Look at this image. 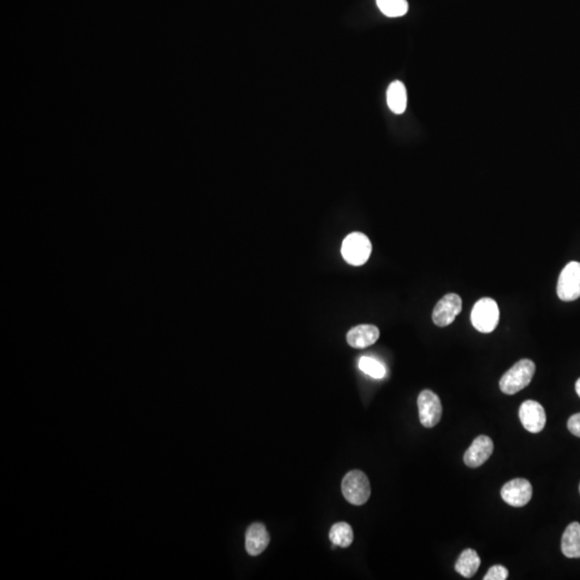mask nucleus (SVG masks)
<instances>
[{"instance_id":"nucleus-4","label":"nucleus","mask_w":580,"mask_h":580,"mask_svg":"<svg viewBox=\"0 0 580 580\" xmlns=\"http://www.w3.org/2000/svg\"><path fill=\"white\" fill-rule=\"evenodd\" d=\"M499 321V307L493 299H480L473 307L470 321L478 331L490 333L497 328Z\"/></svg>"},{"instance_id":"nucleus-13","label":"nucleus","mask_w":580,"mask_h":580,"mask_svg":"<svg viewBox=\"0 0 580 580\" xmlns=\"http://www.w3.org/2000/svg\"><path fill=\"white\" fill-rule=\"evenodd\" d=\"M561 550L567 558H580V523L572 522L562 536Z\"/></svg>"},{"instance_id":"nucleus-5","label":"nucleus","mask_w":580,"mask_h":580,"mask_svg":"<svg viewBox=\"0 0 580 580\" xmlns=\"http://www.w3.org/2000/svg\"><path fill=\"white\" fill-rule=\"evenodd\" d=\"M557 295L565 302H571L579 298L580 262L572 261L565 266L559 276Z\"/></svg>"},{"instance_id":"nucleus-20","label":"nucleus","mask_w":580,"mask_h":580,"mask_svg":"<svg viewBox=\"0 0 580 580\" xmlns=\"http://www.w3.org/2000/svg\"><path fill=\"white\" fill-rule=\"evenodd\" d=\"M567 428H569L572 434L580 437V413L569 417V421H567Z\"/></svg>"},{"instance_id":"nucleus-14","label":"nucleus","mask_w":580,"mask_h":580,"mask_svg":"<svg viewBox=\"0 0 580 580\" xmlns=\"http://www.w3.org/2000/svg\"><path fill=\"white\" fill-rule=\"evenodd\" d=\"M387 103L394 114H402L406 112L408 94L406 85L401 81H394L390 84L387 90Z\"/></svg>"},{"instance_id":"nucleus-18","label":"nucleus","mask_w":580,"mask_h":580,"mask_svg":"<svg viewBox=\"0 0 580 580\" xmlns=\"http://www.w3.org/2000/svg\"><path fill=\"white\" fill-rule=\"evenodd\" d=\"M359 369L373 379H381L386 375L385 365L381 361L371 357H361L359 360Z\"/></svg>"},{"instance_id":"nucleus-1","label":"nucleus","mask_w":580,"mask_h":580,"mask_svg":"<svg viewBox=\"0 0 580 580\" xmlns=\"http://www.w3.org/2000/svg\"><path fill=\"white\" fill-rule=\"evenodd\" d=\"M535 363L530 359H521L503 375L499 381V389L503 393H517L528 387L535 374Z\"/></svg>"},{"instance_id":"nucleus-22","label":"nucleus","mask_w":580,"mask_h":580,"mask_svg":"<svg viewBox=\"0 0 580 580\" xmlns=\"http://www.w3.org/2000/svg\"><path fill=\"white\" fill-rule=\"evenodd\" d=\"M579 491H580V486H579Z\"/></svg>"},{"instance_id":"nucleus-8","label":"nucleus","mask_w":580,"mask_h":580,"mask_svg":"<svg viewBox=\"0 0 580 580\" xmlns=\"http://www.w3.org/2000/svg\"><path fill=\"white\" fill-rule=\"evenodd\" d=\"M533 489L529 480L516 478L507 483L501 489V497L507 504L513 507H522L530 502Z\"/></svg>"},{"instance_id":"nucleus-9","label":"nucleus","mask_w":580,"mask_h":580,"mask_svg":"<svg viewBox=\"0 0 580 580\" xmlns=\"http://www.w3.org/2000/svg\"><path fill=\"white\" fill-rule=\"evenodd\" d=\"M519 418L526 430L538 433L546 425V412L542 404L533 400H526L520 406Z\"/></svg>"},{"instance_id":"nucleus-7","label":"nucleus","mask_w":580,"mask_h":580,"mask_svg":"<svg viewBox=\"0 0 580 580\" xmlns=\"http://www.w3.org/2000/svg\"><path fill=\"white\" fill-rule=\"evenodd\" d=\"M462 311V299L459 295L448 294L435 305L432 321L437 327H447L455 321Z\"/></svg>"},{"instance_id":"nucleus-21","label":"nucleus","mask_w":580,"mask_h":580,"mask_svg":"<svg viewBox=\"0 0 580 580\" xmlns=\"http://www.w3.org/2000/svg\"><path fill=\"white\" fill-rule=\"evenodd\" d=\"M575 389L576 392H577V394L578 396H579L580 398V379H578L577 381H576Z\"/></svg>"},{"instance_id":"nucleus-3","label":"nucleus","mask_w":580,"mask_h":580,"mask_svg":"<svg viewBox=\"0 0 580 580\" xmlns=\"http://www.w3.org/2000/svg\"><path fill=\"white\" fill-rule=\"evenodd\" d=\"M343 258L352 266H362L370 258L372 244L367 235L361 232H353L343 241Z\"/></svg>"},{"instance_id":"nucleus-17","label":"nucleus","mask_w":580,"mask_h":580,"mask_svg":"<svg viewBox=\"0 0 580 580\" xmlns=\"http://www.w3.org/2000/svg\"><path fill=\"white\" fill-rule=\"evenodd\" d=\"M379 10L389 18H399L406 16L408 10L406 0H377Z\"/></svg>"},{"instance_id":"nucleus-12","label":"nucleus","mask_w":580,"mask_h":580,"mask_svg":"<svg viewBox=\"0 0 580 580\" xmlns=\"http://www.w3.org/2000/svg\"><path fill=\"white\" fill-rule=\"evenodd\" d=\"M379 338L377 326L359 325L350 329L346 336L348 345L354 348H365L373 345Z\"/></svg>"},{"instance_id":"nucleus-15","label":"nucleus","mask_w":580,"mask_h":580,"mask_svg":"<svg viewBox=\"0 0 580 580\" xmlns=\"http://www.w3.org/2000/svg\"><path fill=\"white\" fill-rule=\"evenodd\" d=\"M480 567V558L474 549H466L462 551L457 562L455 564V569L460 575L466 578H472L478 573Z\"/></svg>"},{"instance_id":"nucleus-10","label":"nucleus","mask_w":580,"mask_h":580,"mask_svg":"<svg viewBox=\"0 0 580 580\" xmlns=\"http://www.w3.org/2000/svg\"><path fill=\"white\" fill-rule=\"evenodd\" d=\"M492 439L486 435H480L473 442L472 445L468 447V451L464 454V463L468 468H478L483 466L493 453Z\"/></svg>"},{"instance_id":"nucleus-19","label":"nucleus","mask_w":580,"mask_h":580,"mask_svg":"<svg viewBox=\"0 0 580 580\" xmlns=\"http://www.w3.org/2000/svg\"><path fill=\"white\" fill-rule=\"evenodd\" d=\"M509 578V571L502 565H495L485 575L484 580H505Z\"/></svg>"},{"instance_id":"nucleus-11","label":"nucleus","mask_w":580,"mask_h":580,"mask_svg":"<svg viewBox=\"0 0 580 580\" xmlns=\"http://www.w3.org/2000/svg\"><path fill=\"white\" fill-rule=\"evenodd\" d=\"M270 543V535L262 523H253L245 534V548L251 556H259Z\"/></svg>"},{"instance_id":"nucleus-16","label":"nucleus","mask_w":580,"mask_h":580,"mask_svg":"<svg viewBox=\"0 0 580 580\" xmlns=\"http://www.w3.org/2000/svg\"><path fill=\"white\" fill-rule=\"evenodd\" d=\"M329 538L334 546L348 548L354 540V532L352 526L346 522H338L330 529Z\"/></svg>"},{"instance_id":"nucleus-6","label":"nucleus","mask_w":580,"mask_h":580,"mask_svg":"<svg viewBox=\"0 0 580 580\" xmlns=\"http://www.w3.org/2000/svg\"><path fill=\"white\" fill-rule=\"evenodd\" d=\"M419 410V419L422 426L426 428H433L439 424L442 418L441 400L439 396L431 390L426 389L421 391L417 400Z\"/></svg>"},{"instance_id":"nucleus-2","label":"nucleus","mask_w":580,"mask_h":580,"mask_svg":"<svg viewBox=\"0 0 580 580\" xmlns=\"http://www.w3.org/2000/svg\"><path fill=\"white\" fill-rule=\"evenodd\" d=\"M342 492L350 504L357 507L365 504L371 495L369 478L361 470H350L343 478Z\"/></svg>"}]
</instances>
